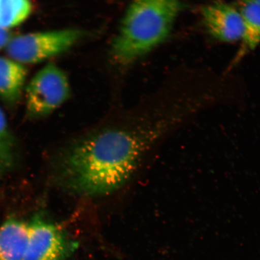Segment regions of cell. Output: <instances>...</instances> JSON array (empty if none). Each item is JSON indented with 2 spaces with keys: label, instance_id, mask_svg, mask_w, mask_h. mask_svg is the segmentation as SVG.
Here are the masks:
<instances>
[{
  "label": "cell",
  "instance_id": "obj_1",
  "mask_svg": "<svg viewBox=\"0 0 260 260\" xmlns=\"http://www.w3.org/2000/svg\"><path fill=\"white\" fill-rule=\"evenodd\" d=\"M147 145L140 131L114 128L98 133L63 152L58 161V183L81 196L113 193L135 173Z\"/></svg>",
  "mask_w": 260,
  "mask_h": 260
},
{
  "label": "cell",
  "instance_id": "obj_2",
  "mask_svg": "<svg viewBox=\"0 0 260 260\" xmlns=\"http://www.w3.org/2000/svg\"><path fill=\"white\" fill-rule=\"evenodd\" d=\"M181 8V0H132L113 42L116 62L131 64L162 43Z\"/></svg>",
  "mask_w": 260,
  "mask_h": 260
},
{
  "label": "cell",
  "instance_id": "obj_9",
  "mask_svg": "<svg viewBox=\"0 0 260 260\" xmlns=\"http://www.w3.org/2000/svg\"><path fill=\"white\" fill-rule=\"evenodd\" d=\"M239 10L243 27L240 51L246 53L260 44V4L253 0H241Z\"/></svg>",
  "mask_w": 260,
  "mask_h": 260
},
{
  "label": "cell",
  "instance_id": "obj_5",
  "mask_svg": "<svg viewBox=\"0 0 260 260\" xmlns=\"http://www.w3.org/2000/svg\"><path fill=\"white\" fill-rule=\"evenodd\" d=\"M28 225L22 260H66L71 246L59 228L40 217H35Z\"/></svg>",
  "mask_w": 260,
  "mask_h": 260
},
{
  "label": "cell",
  "instance_id": "obj_3",
  "mask_svg": "<svg viewBox=\"0 0 260 260\" xmlns=\"http://www.w3.org/2000/svg\"><path fill=\"white\" fill-rule=\"evenodd\" d=\"M83 36L77 29L30 32L12 38L6 50L10 58L22 64H35L69 50Z\"/></svg>",
  "mask_w": 260,
  "mask_h": 260
},
{
  "label": "cell",
  "instance_id": "obj_4",
  "mask_svg": "<svg viewBox=\"0 0 260 260\" xmlns=\"http://www.w3.org/2000/svg\"><path fill=\"white\" fill-rule=\"evenodd\" d=\"M69 81L57 65L42 68L26 86V110L29 118H44L66 102L70 96Z\"/></svg>",
  "mask_w": 260,
  "mask_h": 260
},
{
  "label": "cell",
  "instance_id": "obj_8",
  "mask_svg": "<svg viewBox=\"0 0 260 260\" xmlns=\"http://www.w3.org/2000/svg\"><path fill=\"white\" fill-rule=\"evenodd\" d=\"M28 233V223L10 218L0 225V260H22Z\"/></svg>",
  "mask_w": 260,
  "mask_h": 260
},
{
  "label": "cell",
  "instance_id": "obj_11",
  "mask_svg": "<svg viewBox=\"0 0 260 260\" xmlns=\"http://www.w3.org/2000/svg\"><path fill=\"white\" fill-rule=\"evenodd\" d=\"M15 146L14 136L7 119L0 108V178L5 176L14 167Z\"/></svg>",
  "mask_w": 260,
  "mask_h": 260
},
{
  "label": "cell",
  "instance_id": "obj_12",
  "mask_svg": "<svg viewBox=\"0 0 260 260\" xmlns=\"http://www.w3.org/2000/svg\"><path fill=\"white\" fill-rule=\"evenodd\" d=\"M12 38V32L9 30L0 27V50L8 46Z\"/></svg>",
  "mask_w": 260,
  "mask_h": 260
},
{
  "label": "cell",
  "instance_id": "obj_6",
  "mask_svg": "<svg viewBox=\"0 0 260 260\" xmlns=\"http://www.w3.org/2000/svg\"><path fill=\"white\" fill-rule=\"evenodd\" d=\"M201 14L208 31L216 40L225 43L241 41L243 27L239 10L216 2L204 6Z\"/></svg>",
  "mask_w": 260,
  "mask_h": 260
},
{
  "label": "cell",
  "instance_id": "obj_10",
  "mask_svg": "<svg viewBox=\"0 0 260 260\" xmlns=\"http://www.w3.org/2000/svg\"><path fill=\"white\" fill-rule=\"evenodd\" d=\"M32 12L30 0H0V27L9 30L27 19Z\"/></svg>",
  "mask_w": 260,
  "mask_h": 260
},
{
  "label": "cell",
  "instance_id": "obj_7",
  "mask_svg": "<svg viewBox=\"0 0 260 260\" xmlns=\"http://www.w3.org/2000/svg\"><path fill=\"white\" fill-rule=\"evenodd\" d=\"M27 77L23 64L11 58L0 57V99L14 106L21 99Z\"/></svg>",
  "mask_w": 260,
  "mask_h": 260
},
{
  "label": "cell",
  "instance_id": "obj_13",
  "mask_svg": "<svg viewBox=\"0 0 260 260\" xmlns=\"http://www.w3.org/2000/svg\"><path fill=\"white\" fill-rule=\"evenodd\" d=\"M253 1H254L256 3H259V4H260V0H253Z\"/></svg>",
  "mask_w": 260,
  "mask_h": 260
}]
</instances>
